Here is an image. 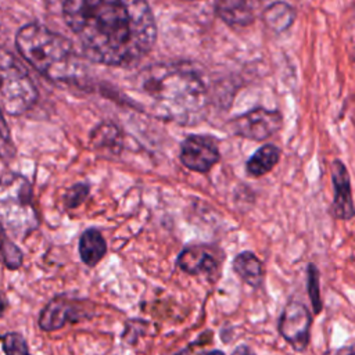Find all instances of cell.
<instances>
[{
	"label": "cell",
	"mask_w": 355,
	"mask_h": 355,
	"mask_svg": "<svg viewBox=\"0 0 355 355\" xmlns=\"http://www.w3.org/2000/svg\"><path fill=\"white\" fill-rule=\"evenodd\" d=\"M15 47L28 64L53 82L69 83L80 76L82 68L72 43L42 24L22 26L15 35Z\"/></svg>",
	"instance_id": "3"
},
{
	"label": "cell",
	"mask_w": 355,
	"mask_h": 355,
	"mask_svg": "<svg viewBox=\"0 0 355 355\" xmlns=\"http://www.w3.org/2000/svg\"><path fill=\"white\" fill-rule=\"evenodd\" d=\"M89 193H90V186L87 183H75L73 186L67 189L62 197L65 208L68 209L78 208L82 202H85Z\"/></svg>",
	"instance_id": "21"
},
{
	"label": "cell",
	"mask_w": 355,
	"mask_h": 355,
	"mask_svg": "<svg viewBox=\"0 0 355 355\" xmlns=\"http://www.w3.org/2000/svg\"><path fill=\"white\" fill-rule=\"evenodd\" d=\"M133 100L164 119L189 122L200 115L208 90L200 71L187 62H159L139 71L132 85Z\"/></svg>",
	"instance_id": "2"
},
{
	"label": "cell",
	"mask_w": 355,
	"mask_h": 355,
	"mask_svg": "<svg viewBox=\"0 0 355 355\" xmlns=\"http://www.w3.org/2000/svg\"><path fill=\"white\" fill-rule=\"evenodd\" d=\"M258 0H216L215 11L230 26H247L255 18Z\"/></svg>",
	"instance_id": "12"
},
{
	"label": "cell",
	"mask_w": 355,
	"mask_h": 355,
	"mask_svg": "<svg viewBox=\"0 0 355 355\" xmlns=\"http://www.w3.org/2000/svg\"><path fill=\"white\" fill-rule=\"evenodd\" d=\"M92 143L98 148L116 150L119 148V132L114 125H100L92 133Z\"/></svg>",
	"instance_id": "17"
},
{
	"label": "cell",
	"mask_w": 355,
	"mask_h": 355,
	"mask_svg": "<svg viewBox=\"0 0 355 355\" xmlns=\"http://www.w3.org/2000/svg\"><path fill=\"white\" fill-rule=\"evenodd\" d=\"M1 347L6 355H31L25 337L17 331L3 334Z\"/></svg>",
	"instance_id": "20"
},
{
	"label": "cell",
	"mask_w": 355,
	"mask_h": 355,
	"mask_svg": "<svg viewBox=\"0 0 355 355\" xmlns=\"http://www.w3.org/2000/svg\"><path fill=\"white\" fill-rule=\"evenodd\" d=\"M205 355H225L222 351H219V349H214V351H211V352H207Z\"/></svg>",
	"instance_id": "25"
},
{
	"label": "cell",
	"mask_w": 355,
	"mask_h": 355,
	"mask_svg": "<svg viewBox=\"0 0 355 355\" xmlns=\"http://www.w3.org/2000/svg\"><path fill=\"white\" fill-rule=\"evenodd\" d=\"M311 324L309 309L302 302L290 301L279 318L277 330L297 352H304L309 344Z\"/></svg>",
	"instance_id": "7"
},
{
	"label": "cell",
	"mask_w": 355,
	"mask_h": 355,
	"mask_svg": "<svg viewBox=\"0 0 355 355\" xmlns=\"http://www.w3.org/2000/svg\"><path fill=\"white\" fill-rule=\"evenodd\" d=\"M1 223L4 230L21 234L37 225V215L32 202V186L21 175L10 173L1 183Z\"/></svg>",
	"instance_id": "4"
},
{
	"label": "cell",
	"mask_w": 355,
	"mask_h": 355,
	"mask_svg": "<svg viewBox=\"0 0 355 355\" xmlns=\"http://www.w3.org/2000/svg\"><path fill=\"white\" fill-rule=\"evenodd\" d=\"M232 355H255L248 345H239Z\"/></svg>",
	"instance_id": "23"
},
{
	"label": "cell",
	"mask_w": 355,
	"mask_h": 355,
	"mask_svg": "<svg viewBox=\"0 0 355 355\" xmlns=\"http://www.w3.org/2000/svg\"><path fill=\"white\" fill-rule=\"evenodd\" d=\"M334 355H355V343L337 349V352Z\"/></svg>",
	"instance_id": "24"
},
{
	"label": "cell",
	"mask_w": 355,
	"mask_h": 355,
	"mask_svg": "<svg viewBox=\"0 0 355 355\" xmlns=\"http://www.w3.org/2000/svg\"><path fill=\"white\" fill-rule=\"evenodd\" d=\"M37 100V89L12 54L1 53V107L8 115H21Z\"/></svg>",
	"instance_id": "5"
},
{
	"label": "cell",
	"mask_w": 355,
	"mask_h": 355,
	"mask_svg": "<svg viewBox=\"0 0 355 355\" xmlns=\"http://www.w3.org/2000/svg\"><path fill=\"white\" fill-rule=\"evenodd\" d=\"M182 164L194 172L207 173L219 161V147L214 137L207 135H189L180 144Z\"/></svg>",
	"instance_id": "9"
},
{
	"label": "cell",
	"mask_w": 355,
	"mask_h": 355,
	"mask_svg": "<svg viewBox=\"0 0 355 355\" xmlns=\"http://www.w3.org/2000/svg\"><path fill=\"white\" fill-rule=\"evenodd\" d=\"M93 305L80 298L60 294L50 300L39 315V326L44 331H54L62 329L67 323H75L90 318Z\"/></svg>",
	"instance_id": "6"
},
{
	"label": "cell",
	"mask_w": 355,
	"mask_h": 355,
	"mask_svg": "<svg viewBox=\"0 0 355 355\" xmlns=\"http://www.w3.org/2000/svg\"><path fill=\"white\" fill-rule=\"evenodd\" d=\"M280 159V148L275 144H263L245 162L250 176H263L270 172Z\"/></svg>",
	"instance_id": "15"
},
{
	"label": "cell",
	"mask_w": 355,
	"mask_h": 355,
	"mask_svg": "<svg viewBox=\"0 0 355 355\" xmlns=\"http://www.w3.org/2000/svg\"><path fill=\"white\" fill-rule=\"evenodd\" d=\"M1 255H3L4 266L10 270L18 269L24 262L22 251L12 240H10L4 229H3V240H1Z\"/></svg>",
	"instance_id": "18"
},
{
	"label": "cell",
	"mask_w": 355,
	"mask_h": 355,
	"mask_svg": "<svg viewBox=\"0 0 355 355\" xmlns=\"http://www.w3.org/2000/svg\"><path fill=\"white\" fill-rule=\"evenodd\" d=\"M306 290L313 308V313L318 315L322 311V297H320V284H319V270L315 263H308L306 266Z\"/></svg>",
	"instance_id": "19"
},
{
	"label": "cell",
	"mask_w": 355,
	"mask_h": 355,
	"mask_svg": "<svg viewBox=\"0 0 355 355\" xmlns=\"http://www.w3.org/2000/svg\"><path fill=\"white\" fill-rule=\"evenodd\" d=\"M258 1H259V0H258Z\"/></svg>",
	"instance_id": "26"
},
{
	"label": "cell",
	"mask_w": 355,
	"mask_h": 355,
	"mask_svg": "<svg viewBox=\"0 0 355 355\" xmlns=\"http://www.w3.org/2000/svg\"><path fill=\"white\" fill-rule=\"evenodd\" d=\"M107 254V243L100 230L90 227L79 239V255L85 265L96 266Z\"/></svg>",
	"instance_id": "14"
},
{
	"label": "cell",
	"mask_w": 355,
	"mask_h": 355,
	"mask_svg": "<svg viewBox=\"0 0 355 355\" xmlns=\"http://www.w3.org/2000/svg\"><path fill=\"white\" fill-rule=\"evenodd\" d=\"M331 182H333V207L334 218L348 220L355 216V204L351 190V179L345 165L340 159L331 164Z\"/></svg>",
	"instance_id": "10"
},
{
	"label": "cell",
	"mask_w": 355,
	"mask_h": 355,
	"mask_svg": "<svg viewBox=\"0 0 355 355\" xmlns=\"http://www.w3.org/2000/svg\"><path fill=\"white\" fill-rule=\"evenodd\" d=\"M62 15L85 55L97 64L133 65L157 39L155 19L146 0H65Z\"/></svg>",
	"instance_id": "1"
},
{
	"label": "cell",
	"mask_w": 355,
	"mask_h": 355,
	"mask_svg": "<svg viewBox=\"0 0 355 355\" xmlns=\"http://www.w3.org/2000/svg\"><path fill=\"white\" fill-rule=\"evenodd\" d=\"M262 17L265 24L270 29L276 32H282V31H286L293 24L295 12L293 7H290L287 3L276 1L263 11Z\"/></svg>",
	"instance_id": "16"
},
{
	"label": "cell",
	"mask_w": 355,
	"mask_h": 355,
	"mask_svg": "<svg viewBox=\"0 0 355 355\" xmlns=\"http://www.w3.org/2000/svg\"><path fill=\"white\" fill-rule=\"evenodd\" d=\"M219 257L208 245H189L178 255L176 265L189 275H214L219 269Z\"/></svg>",
	"instance_id": "11"
},
{
	"label": "cell",
	"mask_w": 355,
	"mask_h": 355,
	"mask_svg": "<svg viewBox=\"0 0 355 355\" xmlns=\"http://www.w3.org/2000/svg\"><path fill=\"white\" fill-rule=\"evenodd\" d=\"M282 115L276 110L254 108L230 121L232 132L251 140H265L282 128Z\"/></svg>",
	"instance_id": "8"
},
{
	"label": "cell",
	"mask_w": 355,
	"mask_h": 355,
	"mask_svg": "<svg viewBox=\"0 0 355 355\" xmlns=\"http://www.w3.org/2000/svg\"><path fill=\"white\" fill-rule=\"evenodd\" d=\"M198 345H201V341H200V340L196 341V343H193V344H190V345H187L186 348L180 349L179 352L172 354V355H198V352H200Z\"/></svg>",
	"instance_id": "22"
},
{
	"label": "cell",
	"mask_w": 355,
	"mask_h": 355,
	"mask_svg": "<svg viewBox=\"0 0 355 355\" xmlns=\"http://www.w3.org/2000/svg\"><path fill=\"white\" fill-rule=\"evenodd\" d=\"M233 269L239 277L252 288L261 287L263 283V266L259 258L251 251H243L233 259Z\"/></svg>",
	"instance_id": "13"
}]
</instances>
